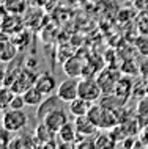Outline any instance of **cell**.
Listing matches in <instances>:
<instances>
[{
	"label": "cell",
	"instance_id": "cell-10",
	"mask_svg": "<svg viewBox=\"0 0 148 149\" xmlns=\"http://www.w3.org/2000/svg\"><path fill=\"white\" fill-rule=\"evenodd\" d=\"M35 86L47 96V94H54V93H57L58 83H57V79H55L54 74H51V72H43V74L38 75Z\"/></svg>",
	"mask_w": 148,
	"mask_h": 149
},
{
	"label": "cell",
	"instance_id": "cell-20",
	"mask_svg": "<svg viewBox=\"0 0 148 149\" xmlns=\"http://www.w3.org/2000/svg\"><path fill=\"white\" fill-rule=\"evenodd\" d=\"M115 140L107 130H98V134L95 135V148H112L115 146Z\"/></svg>",
	"mask_w": 148,
	"mask_h": 149
},
{
	"label": "cell",
	"instance_id": "cell-16",
	"mask_svg": "<svg viewBox=\"0 0 148 149\" xmlns=\"http://www.w3.org/2000/svg\"><path fill=\"white\" fill-rule=\"evenodd\" d=\"M121 75H115L112 74L110 71H104L101 72V75L98 77V82L102 88V94H107V93H114L115 91V86H117V82L120 80Z\"/></svg>",
	"mask_w": 148,
	"mask_h": 149
},
{
	"label": "cell",
	"instance_id": "cell-26",
	"mask_svg": "<svg viewBox=\"0 0 148 149\" xmlns=\"http://www.w3.org/2000/svg\"><path fill=\"white\" fill-rule=\"evenodd\" d=\"M139 138H140V141L145 144V146H148V126L143 129V130L140 132V135H139Z\"/></svg>",
	"mask_w": 148,
	"mask_h": 149
},
{
	"label": "cell",
	"instance_id": "cell-14",
	"mask_svg": "<svg viewBox=\"0 0 148 149\" xmlns=\"http://www.w3.org/2000/svg\"><path fill=\"white\" fill-rule=\"evenodd\" d=\"M6 64H10V66L5 69L2 83H3V86H11V83L18 79V75L21 74V71H22L24 66H22V61H19V60H16V58L13 60V61L6 63Z\"/></svg>",
	"mask_w": 148,
	"mask_h": 149
},
{
	"label": "cell",
	"instance_id": "cell-27",
	"mask_svg": "<svg viewBox=\"0 0 148 149\" xmlns=\"http://www.w3.org/2000/svg\"><path fill=\"white\" fill-rule=\"evenodd\" d=\"M145 91H147V94H148V80H147V86H145Z\"/></svg>",
	"mask_w": 148,
	"mask_h": 149
},
{
	"label": "cell",
	"instance_id": "cell-8",
	"mask_svg": "<svg viewBox=\"0 0 148 149\" xmlns=\"http://www.w3.org/2000/svg\"><path fill=\"white\" fill-rule=\"evenodd\" d=\"M68 121H69V116H68L66 110H63L62 107H57L55 110H52L51 113L46 116V119L43 121V123H46L47 127L52 129V130L57 134V132L65 126Z\"/></svg>",
	"mask_w": 148,
	"mask_h": 149
},
{
	"label": "cell",
	"instance_id": "cell-21",
	"mask_svg": "<svg viewBox=\"0 0 148 149\" xmlns=\"http://www.w3.org/2000/svg\"><path fill=\"white\" fill-rule=\"evenodd\" d=\"M16 93L11 90L10 86H3L2 88V94H0V104H2V110H6L11 105V100H13Z\"/></svg>",
	"mask_w": 148,
	"mask_h": 149
},
{
	"label": "cell",
	"instance_id": "cell-18",
	"mask_svg": "<svg viewBox=\"0 0 148 149\" xmlns=\"http://www.w3.org/2000/svg\"><path fill=\"white\" fill-rule=\"evenodd\" d=\"M24 100H25V104L29 107H38L39 104L43 102V99L46 97V94L43 91H39L36 86H32L29 88L25 93H24Z\"/></svg>",
	"mask_w": 148,
	"mask_h": 149
},
{
	"label": "cell",
	"instance_id": "cell-24",
	"mask_svg": "<svg viewBox=\"0 0 148 149\" xmlns=\"http://www.w3.org/2000/svg\"><path fill=\"white\" fill-rule=\"evenodd\" d=\"M25 105H27V104H25V100H24V96H22V94H18V93H16L14 97H13V100H11L10 108H16V110H21V108H24Z\"/></svg>",
	"mask_w": 148,
	"mask_h": 149
},
{
	"label": "cell",
	"instance_id": "cell-4",
	"mask_svg": "<svg viewBox=\"0 0 148 149\" xmlns=\"http://www.w3.org/2000/svg\"><path fill=\"white\" fill-rule=\"evenodd\" d=\"M57 96L63 104H69L73 99H76L79 96V79L68 77L63 82H60L57 88Z\"/></svg>",
	"mask_w": 148,
	"mask_h": 149
},
{
	"label": "cell",
	"instance_id": "cell-22",
	"mask_svg": "<svg viewBox=\"0 0 148 149\" xmlns=\"http://www.w3.org/2000/svg\"><path fill=\"white\" fill-rule=\"evenodd\" d=\"M135 110H137V115L143 116V118H148V94L142 96V97L139 99Z\"/></svg>",
	"mask_w": 148,
	"mask_h": 149
},
{
	"label": "cell",
	"instance_id": "cell-23",
	"mask_svg": "<svg viewBox=\"0 0 148 149\" xmlns=\"http://www.w3.org/2000/svg\"><path fill=\"white\" fill-rule=\"evenodd\" d=\"M121 71L123 72H126L128 75H135V74H139V64H135V66H133V61L131 60H128L126 63H123V66H121Z\"/></svg>",
	"mask_w": 148,
	"mask_h": 149
},
{
	"label": "cell",
	"instance_id": "cell-3",
	"mask_svg": "<svg viewBox=\"0 0 148 149\" xmlns=\"http://www.w3.org/2000/svg\"><path fill=\"white\" fill-rule=\"evenodd\" d=\"M36 71L33 69V68H29V66H24L21 74L18 75V79L14 80L13 83H11V90L14 93H18V94H24L29 88L35 86V83H36V79H38Z\"/></svg>",
	"mask_w": 148,
	"mask_h": 149
},
{
	"label": "cell",
	"instance_id": "cell-6",
	"mask_svg": "<svg viewBox=\"0 0 148 149\" xmlns=\"http://www.w3.org/2000/svg\"><path fill=\"white\" fill-rule=\"evenodd\" d=\"M85 64L87 63L83 61V58L73 54L69 58H66L65 61H63L62 68H63V71H65V74L68 77L81 79V77H83V72H85Z\"/></svg>",
	"mask_w": 148,
	"mask_h": 149
},
{
	"label": "cell",
	"instance_id": "cell-7",
	"mask_svg": "<svg viewBox=\"0 0 148 149\" xmlns=\"http://www.w3.org/2000/svg\"><path fill=\"white\" fill-rule=\"evenodd\" d=\"M77 129H76V124L74 121L71 123V121H68V123L63 126L60 130L57 132V140H58V146H74L76 140H77Z\"/></svg>",
	"mask_w": 148,
	"mask_h": 149
},
{
	"label": "cell",
	"instance_id": "cell-11",
	"mask_svg": "<svg viewBox=\"0 0 148 149\" xmlns=\"http://www.w3.org/2000/svg\"><path fill=\"white\" fill-rule=\"evenodd\" d=\"M74 124H76L77 132L81 135H83V136H95L98 134V130H99V129L96 127V124H95L87 115L74 118Z\"/></svg>",
	"mask_w": 148,
	"mask_h": 149
},
{
	"label": "cell",
	"instance_id": "cell-12",
	"mask_svg": "<svg viewBox=\"0 0 148 149\" xmlns=\"http://www.w3.org/2000/svg\"><path fill=\"white\" fill-rule=\"evenodd\" d=\"M126 100L128 99L118 96L117 93H107V94H102L101 96L99 104H101L102 107L112 110V111H118V110H121V108L126 105Z\"/></svg>",
	"mask_w": 148,
	"mask_h": 149
},
{
	"label": "cell",
	"instance_id": "cell-15",
	"mask_svg": "<svg viewBox=\"0 0 148 149\" xmlns=\"http://www.w3.org/2000/svg\"><path fill=\"white\" fill-rule=\"evenodd\" d=\"M18 44L13 39H2V52H0V60L3 63H10L18 57Z\"/></svg>",
	"mask_w": 148,
	"mask_h": 149
},
{
	"label": "cell",
	"instance_id": "cell-25",
	"mask_svg": "<svg viewBox=\"0 0 148 149\" xmlns=\"http://www.w3.org/2000/svg\"><path fill=\"white\" fill-rule=\"evenodd\" d=\"M139 71H140V75L145 80H148V55L142 58V61H139Z\"/></svg>",
	"mask_w": 148,
	"mask_h": 149
},
{
	"label": "cell",
	"instance_id": "cell-1",
	"mask_svg": "<svg viewBox=\"0 0 148 149\" xmlns=\"http://www.w3.org/2000/svg\"><path fill=\"white\" fill-rule=\"evenodd\" d=\"M29 124V116L24 111V108L16 110V108H6L3 110L2 116V127H5L6 130L13 132V134H19Z\"/></svg>",
	"mask_w": 148,
	"mask_h": 149
},
{
	"label": "cell",
	"instance_id": "cell-9",
	"mask_svg": "<svg viewBox=\"0 0 148 149\" xmlns=\"http://www.w3.org/2000/svg\"><path fill=\"white\" fill-rule=\"evenodd\" d=\"M60 97L57 96V93H54V94H47L44 99H43V102L39 104L36 107V119L38 121H44L46 116L51 113L52 110H55L57 107H60Z\"/></svg>",
	"mask_w": 148,
	"mask_h": 149
},
{
	"label": "cell",
	"instance_id": "cell-13",
	"mask_svg": "<svg viewBox=\"0 0 148 149\" xmlns=\"http://www.w3.org/2000/svg\"><path fill=\"white\" fill-rule=\"evenodd\" d=\"M90 107H91V102L81 97V96H77L76 99H73L69 104H68V111H69L71 116L77 118V116H83V115L88 113Z\"/></svg>",
	"mask_w": 148,
	"mask_h": 149
},
{
	"label": "cell",
	"instance_id": "cell-5",
	"mask_svg": "<svg viewBox=\"0 0 148 149\" xmlns=\"http://www.w3.org/2000/svg\"><path fill=\"white\" fill-rule=\"evenodd\" d=\"M25 29V21L22 14H13V13H3L2 17V31L10 36H14L21 33Z\"/></svg>",
	"mask_w": 148,
	"mask_h": 149
},
{
	"label": "cell",
	"instance_id": "cell-2",
	"mask_svg": "<svg viewBox=\"0 0 148 149\" xmlns=\"http://www.w3.org/2000/svg\"><path fill=\"white\" fill-rule=\"evenodd\" d=\"M79 96L87 99L91 104L99 102V99L102 96V88L99 85L98 79L88 77V75L79 79Z\"/></svg>",
	"mask_w": 148,
	"mask_h": 149
},
{
	"label": "cell",
	"instance_id": "cell-19",
	"mask_svg": "<svg viewBox=\"0 0 148 149\" xmlns=\"http://www.w3.org/2000/svg\"><path fill=\"white\" fill-rule=\"evenodd\" d=\"M133 91H134L133 80L128 79V77H120V80L117 82V86H115V91L114 93H117L118 96H121V97H125V99H129L131 94H133Z\"/></svg>",
	"mask_w": 148,
	"mask_h": 149
},
{
	"label": "cell",
	"instance_id": "cell-17",
	"mask_svg": "<svg viewBox=\"0 0 148 149\" xmlns=\"http://www.w3.org/2000/svg\"><path fill=\"white\" fill-rule=\"evenodd\" d=\"M29 0H3V13H13V14H24L29 6Z\"/></svg>",
	"mask_w": 148,
	"mask_h": 149
}]
</instances>
